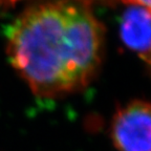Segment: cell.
<instances>
[{
	"instance_id": "6",
	"label": "cell",
	"mask_w": 151,
	"mask_h": 151,
	"mask_svg": "<svg viewBox=\"0 0 151 151\" xmlns=\"http://www.w3.org/2000/svg\"><path fill=\"white\" fill-rule=\"evenodd\" d=\"M142 57H143V59L147 62V64H148V66L150 67V70H151V50H149V52H147L146 54L142 55Z\"/></svg>"
},
{
	"instance_id": "7",
	"label": "cell",
	"mask_w": 151,
	"mask_h": 151,
	"mask_svg": "<svg viewBox=\"0 0 151 151\" xmlns=\"http://www.w3.org/2000/svg\"><path fill=\"white\" fill-rule=\"evenodd\" d=\"M86 1H88V2H90V3H91V1H92V0H86ZM99 1H110V0H99Z\"/></svg>"
},
{
	"instance_id": "3",
	"label": "cell",
	"mask_w": 151,
	"mask_h": 151,
	"mask_svg": "<svg viewBox=\"0 0 151 151\" xmlns=\"http://www.w3.org/2000/svg\"><path fill=\"white\" fill-rule=\"evenodd\" d=\"M121 36L129 48L146 54L151 50V15L141 7L132 6L123 17Z\"/></svg>"
},
{
	"instance_id": "1",
	"label": "cell",
	"mask_w": 151,
	"mask_h": 151,
	"mask_svg": "<svg viewBox=\"0 0 151 151\" xmlns=\"http://www.w3.org/2000/svg\"><path fill=\"white\" fill-rule=\"evenodd\" d=\"M104 27L86 0H41L11 24L7 55L32 91L56 98L83 89L103 58Z\"/></svg>"
},
{
	"instance_id": "4",
	"label": "cell",
	"mask_w": 151,
	"mask_h": 151,
	"mask_svg": "<svg viewBox=\"0 0 151 151\" xmlns=\"http://www.w3.org/2000/svg\"><path fill=\"white\" fill-rule=\"evenodd\" d=\"M126 4H131L132 6H137L145 9L151 15V0H121Z\"/></svg>"
},
{
	"instance_id": "2",
	"label": "cell",
	"mask_w": 151,
	"mask_h": 151,
	"mask_svg": "<svg viewBox=\"0 0 151 151\" xmlns=\"http://www.w3.org/2000/svg\"><path fill=\"white\" fill-rule=\"evenodd\" d=\"M110 134L119 151H151V102L135 100L120 107Z\"/></svg>"
},
{
	"instance_id": "5",
	"label": "cell",
	"mask_w": 151,
	"mask_h": 151,
	"mask_svg": "<svg viewBox=\"0 0 151 151\" xmlns=\"http://www.w3.org/2000/svg\"><path fill=\"white\" fill-rule=\"evenodd\" d=\"M20 0H0V11L14 6Z\"/></svg>"
}]
</instances>
